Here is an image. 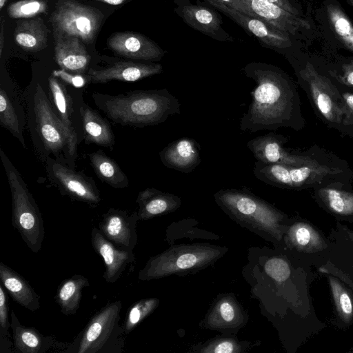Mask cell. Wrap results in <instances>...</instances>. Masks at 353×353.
<instances>
[{"label":"cell","mask_w":353,"mask_h":353,"mask_svg":"<svg viewBox=\"0 0 353 353\" xmlns=\"http://www.w3.org/2000/svg\"><path fill=\"white\" fill-rule=\"evenodd\" d=\"M243 70L257 85L251 92L252 100L241 119L240 129L251 132L281 127L302 130L305 120L299 94L290 77L279 68L261 62L250 63Z\"/></svg>","instance_id":"1"},{"label":"cell","mask_w":353,"mask_h":353,"mask_svg":"<svg viewBox=\"0 0 353 353\" xmlns=\"http://www.w3.org/2000/svg\"><path fill=\"white\" fill-rule=\"evenodd\" d=\"M93 99L108 117L123 125H157L181 112L179 100L167 89L134 90L116 96L95 93Z\"/></svg>","instance_id":"2"},{"label":"cell","mask_w":353,"mask_h":353,"mask_svg":"<svg viewBox=\"0 0 353 353\" xmlns=\"http://www.w3.org/2000/svg\"><path fill=\"white\" fill-rule=\"evenodd\" d=\"M214 198L232 220L281 246L289 220L285 213L246 190L222 189L214 194Z\"/></svg>","instance_id":"3"},{"label":"cell","mask_w":353,"mask_h":353,"mask_svg":"<svg viewBox=\"0 0 353 353\" xmlns=\"http://www.w3.org/2000/svg\"><path fill=\"white\" fill-rule=\"evenodd\" d=\"M254 174L268 185L297 190L313 188L327 182H349L352 179V172L345 161L321 149L313 159L298 166L256 161Z\"/></svg>","instance_id":"4"},{"label":"cell","mask_w":353,"mask_h":353,"mask_svg":"<svg viewBox=\"0 0 353 353\" xmlns=\"http://www.w3.org/2000/svg\"><path fill=\"white\" fill-rule=\"evenodd\" d=\"M228 250L226 247L205 243L172 245L150 258L139 271L138 279L150 281L195 273L214 264Z\"/></svg>","instance_id":"5"},{"label":"cell","mask_w":353,"mask_h":353,"mask_svg":"<svg viewBox=\"0 0 353 353\" xmlns=\"http://www.w3.org/2000/svg\"><path fill=\"white\" fill-rule=\"evenodd\" d=\"M122 302L108 303L90 319L63 353H121L125 346L119 324Z\"/></svg>","instance_id":"6"},{"label":"cell","mask_w":353,"mask_h":353,"mask_svg":"<svg viewBox=\"0 0 353 353\" xmlns=\"http://www.w3.org/2000/svg\"><path fill=\"white\" fill-rule=\"evenodd\" d=\"M1 159L12 194V226L28 248L37 253L41 248L45 235L41 214L21 175L2 151Z\"/></svg>","instance_id":"7"},{"label":"cell","mask_w":353,"mask_h":353,"mask_svg":"<svg viewBox=\"0 0 353 353\" xmlns=\"http://www.w3.org/2000/svg\"><path fill=\"white\" fill-rule=\"evenodd\" d=\"M297 77L319 117L330 126L342 125L344 101L331 80L319 73L310 61L298 70Z\"/></svg>","instance_id":"8"},{"label":"cell","mask_w":353,"mask_h":353,"mask_svg":"<svg viewBox=\"0 0 353 353\" xmlns=\"http://www.w3.org/2000/svg\"><path fill=\"white\" fill-rule=\"evenodd\" d=\"M103 14L97 9L71 0L57 3L51 16L53 32L76 37L86 43L97 32Z\"/></svg>","instance_id":"9"},{"label":"cell","mask_w":353,"mask_h":353,"mask_svg":"<svg viewBox=\"0 0 353 353\" xmlns=\"http://www.w3.org/2000/svg\"><path fill=\"white\" fill-rule=\"evenodd\" d=\"M287 141L285 137L270 132L250 140L247 147L256 161L292 166H298L311 161L321 150L314 147L304 152L292 153L284 148Z\"/></svg>","instance_id":"10"},{"label":"cell","mask_w":353,"mask_h":353,"mask_svg":"<svg viewBox=\"0 0 353 353\" xmlns=\"http://www.w3.org/2000/svg\"><path fill=\"white\" fill-rule=\"evenodd\" d=\"M244 14L257 18L274 27L294 35L310 29V23L301 17L265 0H232V7Z\"/></svg>","instance_id":"11"},{"label":"cell","mask_w":353,"mask_h":353,"mask_svg":"<svg viewBox=\"0 0 353 353\" xmlns=\"http://www.w3.org/2000/svg\"><path fill=\"white\" fill-rule=\"evenodd\" d=\"M248 319V314L233 294H221L213 301L200 326L234 336Z\"/></svg>","instance_id":"12"},{"label":"cell","mask_w":353,"mask_h":353,"mask_svg":"<svg viewBox=\"0 0 353 353\" xmlns=\"http://www.w3.org/2000/svg\"><path fill=\"white\" fill-rule=\"evenodd\" d=\"M34 111L37 131L46 148L54 155L65 149L68 152V140L63 129L39 84L34 94Z\"/></svg>","instance_id":"13"},{"label":"cell","mask_w":353,"mask_h":353,"mask_svg":"<svg viewBox=\"0 0 353 353\" xmlns=\"http://www.w3.org/2000/svg\"><path fill=\"white\" fill-rule=\"evenodd\" d=\"M137 212L129 214L125 210L110 208L99 223L102 234L119 248L133 251L138 241Z\"/></svg>","instance_id":"14"},{"label":"cell","mask_w":353,"mask_h":353,"mask_svg":"<svg viewBox=\"0 0 353 353\" xmlns=\"http://www.w3.org/2000/svg\"><path fill=\"white\" fill-rule=\"evenodd\" d=\"M285 245L293 253L308 255L323 253L329 242L323 234L308 221L289 219L281 246Z\"/></svg>","instance_id":"15"},{"label":"cell","mask_w":353,"mask_h":353,"mask_svg":"<svg viewBox=\"0 0 353 353\" xmlns=\"http://www.w3.org/2000/svg\"><path fill=\"white\" fill-rule=\"evenodd\" d=\"M349 182L335 181L313 188L314 198L337 220L353 221V190Z\"/></svg>","instance_id":"16"},{"label":"cell","mask_w":353,"mask_h":353,"mask_svg":"<svg viewBox=\"0 0 353 353\" xmlns=\"http://www.w3.org/2000/svg\"><path fill=\"white\" fill-rule=\"evenodd\" d=\"M10 323L15 353H63L70 343L58 341L53 336L43 335L34 327L22 325L12 310Z\"/></svg>","instance_id":"17"},{"label":"cell","mask_w":353,"mask_h":353,"mask_svg":"<svg viewBox=\"0 0 353 353\" xmlns=\"http://www.w3.org/2000/svg\"><path fill=\"white\" fill-rule=\"evenodd\" d=\"M108 46L117 54L134 60L159 61L165 51L147 37L134 32L113 34Z\"/></svg>","instance_id":"18"},{"label":"cell","mask_w":353,"mask_h":353,"mask_svg":"<svg viewBox=\"0 0 353 353\" xmlns=\"http://www.w3.org/2000/svg\"><path fill=\"white\" fill-rule=\"evenodd\" d=\"M91 244L103 258L105 266L103 278L107 283L117 281L127 266L135 261L133 251L117 247L95 227L91 232Z\"/></svg>","instance_id":"19"},{"label":"cell","mask_w":353,"mask_h":353,"mask_svg":"<svg viewBox=\"0 0 353 353\" xmlns=\"http://www.w3.org/2000/svg\"><path fill=\"white\" fill-rule=\"evenodd\" d=\"M219 10L232 19L248 32L254 35L261 43L268 47L284 49L292 46L289 34L268 23L230 7H222Z\"/></svg>","instance_id":"20"},{"label":"cell","mask_w":353,"mask_h":353,"mask_svg":"<svg viewBox=\"0 0 353 353\" xmlns=\"http://www.w3.org/2000/svg\"><path fill=\"white\" fill-rule=\"evenodd\" d=\"M174 10L192 28L218 41L234 40V38L222 28L221 16L210 8L188 3L179 5Z\"/></svg>","instance_id":"21"},{"label":"cell","mask_w":353,"mask_h":353,"mask_svg":"<svg viewBox=\"0 0 353 353\" xmlns=\"http://www.w3.org/2000/svg\"><path fill=\"white\" fill-rule=\"evenodd\" d=\"M50 173L57 184L73 199L92 204L101 201L99 192L94 183L83 175L60 163L50 165Z\"/></svg>","instance_id":"22"},{"label":"cell","mask_w":353,"mask_h":353,"mask_svg":"<svg viewBox=\"0 0 353 353\" xmlns=\"http://www.w3.org/2000/svg\"><path fill=\"white\" fill-rule=\"evenodd\" d=\"M162 72L163 67L159 63L119 61L103 69H90L87 77L94 83L112 80L136 81Z\"/></svg>","instance_id":"23"},{"label":"cell","mask_w":353,"mask_h":353,"mask_svg":"<svg viewBox=\"0 0 353 353\" xmlns=\"http://www.w3.org/2000/svg\"><path fill=\"white\" fill-rule=\"evenodd\" d=\"M54 55L57 64L63 70L82 73L87 68L90 57L82 41L76 37L54 32Z\"/></svg>","instance_id":"24"},{"label":"cell","mask_w":353,"mask_h":353,"mask_svg":"<svg viewBox=\"0 0 353 353\" xmlns=\"http://www.w3.org/2000/svg\"><path fill=\"white\" fill-rule=\"evenodd\" d=\"M163 164L167 168L190 173L201 163L199 143L191 138L177 139L159 153Z\"/></svg>","instance_id":"25"},{"label":"cell","mask_w":353,"mask_h":353,"mask_svg":"<svg viewBox=\"0 0 353 353\" xmlns=\"http://www.w3.org/2000/svg\"><path fill=\"white\" fill-rule=\"evenodd\" d=\"M48 83L53 110L67 137L68 154L73 157L77 150V139L71 121L73 112L72 98L57 77L50 76Z\"/></svg>","instance_id":"26"},{"label":"cell","mask_w":353,"mask_h":353,"mask_svg":"<svg viewBox=\"0 0 353 353\" xmlns=\"http://www.w3.org/2000/svg\"><path fill=\"white\" fill-rule=\"evenodd\" d=\"M136 202L139 205V219L142 221L173 212L181 204L178 196L153 188L141 191Z\"/></svg>","instance_id":"27"},{"label":"cell","mask_w":353,"mask_h":353,"mask_svg":"<svg viewBox=\"0 0 353 353\" xmlns=\"http://www.w3.org/2000/svg\"><path fill=\"white\" fill-rule=\"evenodd\" d=\"M0 280L15 302L32 312L39 309V295L21 274L3 262H0Z\"/></svg>","instance_id":"28"},{"label":"cell","mask_w":353,"mask_h":353,"mask_svg":"<svg viewBox=\"0 0 353 353\" xmlns=\"http://www.w3.org/2000/svg\"><path fill=\"white\" fill-rule=\"evenodd\" d=\"M15 42L26 51L37 52L47 46L48 29L41 17L19 21L14 30Z\"/></svg>","instance_id":"29"},{"label":"cell","mask_w":353,"mask_h":353,"mask_svg":"<svg viewBox=\"0 0 353 353\" xmlns=\"http://www.w3.org/2000/svg\"><path fill=\"white\" fill-rule=\"evenodd\" d=\"M85 139L90 143L112 148L114 136L109 123L94 110L87 105L80 108Z\"/></svg>","instance_id":"30"},{"label":"cell","mask_w":353,"mask_h":353,"mask_svg":"<svg viewBox=\"0 0 353 353\" xmlns=\"http://www.w3.org/2000/svg\"><path fill=\"white\" fill-rule=\"evenodd\" d=\"M90 285L88 279L76 274L63 280L58 286L54 299L65 315L74 314L80 307L83 290Z\"/></svg>","instance_id":"31"},{"label":"cell","mask_w":353,"mask_h":353,"mask_svg":"<svg viewBox=\"0 0 353 353\" xmlns=\"http://www.w3.org/2000/svg\"><path fill=\"white\" fill-rule=\"evenodd\" d=\"M90 163L98 177L114 188L128 185V179L118 164L101 150L88 154Z\"/></svg>","instance_id":"32"},{"label":"cell","mask_w":353,"mask_h":353,"mask_svg":"<svg viewBox=\"0 0 353 353\" xmlns=\"http://www.w3.org/2000/svg\"><path fill=\"white\" fill-rule=\"evenodd\" d=\"M256 345V342L240 341L234 335L216 336L192 347L190 352L243 353Z\"/></svg>","instance_id":"33"},{"label":"cell","mask_w":353,"mask_h":353,"mask_svg":"<svg viewBox=\"0 0 353 353\" xmlns=\"http://www.w3.org/2000/svg\"><path fill=\"white\" fill-rule=\"evenodd\" d=\"M337 319L343 325L353 322V298L343 284L332 276H328Z\"/></svg>","instance_id":"34"},{"label":"cell","mask_w":353,"mask_h":353,"mask_svg":"<svg viewBox=\"0 0 353 353\" xmlns=\"http://www.w3.org/2000/svg\"><path fill=\"white\" fill-rule=\"evenodd\" d=\"M326 8L330 23L336 35L347 49L353 52V25L337 6L331 3Z\"/></svg>","instance_id":"35"},{"label":"cell","mask_w":353,"mask_h":353,"mask_svg":"<svg viewBox=\"0 0 353 353\" xmlns=\"http://www.w3.org/2000/svg\"><path fill=\"white\" fill-rule=\"evenodd\" d=\"M157 298L142 299L135 302L126 313L123 329L125 334L132 332L146 317L150 315L159 306Z\"/></svg>","instance_id":"36"},{"label":"cell","mask_w":353,"mask_h":353,"mask_svg":"<svg viewBox=\"0 0 353 353\" xmlns=\"http://www.w3.org/2000/svg\"><path fill=\"white\" fill-rule=\"evenodd\" d=\"M8 294L4 287L0 285V353H13V341L11 340Z\"/></svg>","instance_id":"37"},{"label":"cell","mask_w":353,"mask_h":353,"mask_svg":"<svg viewBox=\"0 0 353 353\" xmlns=\"http://www.w3.org/2000/svg\"><path fill=\"white\" fill-rule=\"evenodd\" d=\"M0 123L25 145L19 129L18 117L12 103L3 88L0 89Z\"/></svg>","instance_id":"38"},{"label":"cell","mask_w":353,"mask_h":353,"mask_svg":"<svg viewBox=\"0 0 353 353\" xmlns=\"http://www.w3.org/2000/svg\"><path fill=\"white\" fill-rule=\"evenodd\" d=\"M46 8L43 0H21L10 4L8 13L12 18H30L45 12Z\"/></svg>","instance_id":"39"},{"label":"cell","mask_w":353,"mask_h":353,"mask_svg":"<svg viewBox=\"0 0 353 353\" xmlns=\"http://www.w3.org/2000/svg\"><path fill=\"white\" fill-rule=\"evenodd\" d=\"M341 72V73L331 72L330 74L340 83L347 87H353V59L342 65Z\"/></svg>","instance_id":"40"},{"label":"cell","mask_w":353,"mask_h":353,"mask_svg":"<svg viewBox=\"0 0 353 353\" xmlns=\"http://www.w3.org/2000/svg\"><path fill=\"white\" fill-rule=\"evenodd\" d=\"M53 75L57 78H60L65 82L75 88H81L85 85L86 82L85 79L83 76L70 74L63 69L54 70L53 72Z\"/></svg>","instance_id":"41"},{"label":"cell","mask_w":353,"mask_h":353,"mask_svg":"<svg viewBox=\"0 0 353 353\" xmlns=\"http://www.w3.org/2000/svg\"><path fill=\"white\" fill-rule=\"evenodd\" d=\"M342 97L345 105V113L342 125H353V93L347 92H344L342 94Z\"/></svg>","instance_id":"42"},{"label":"cell","mask_w":353,"mask_h":353,"mask_svg":"<svg viewBox=\"0 0 353 353\" xmlns=\"http://www.w3.org/2000/svg\"><path fill=\"white\" fill-rule=\"evenodd\" d=\"M272 4H274L281 8L287 10L294 14L299 15L298 10L290 3V0H265Z\"/></svg>","instance_id":"43"},{"label":"cell","mask_w":353,"mask_h":353,"mask_svg":"<svg viewBox=\"0 0 353 353\" xmlns=\"http://www.w3.org/2000/svg\"><path fill=\"white\" fill-rule=\"evenodd\" d=\"M212 7L219 10L222 7H232V0H203Z\"/></svg>","instance_id":"44"},{"label":"cell","mask_w":353,"mask_h":353,"mask_svg":"<svg viewBox=\"0 0 353 353\" xmlns=\"http://www.w3.org/2000/svg\"><path fill=\"white\" fill-rule=\"evenodd\" d=\"M103 3H106L110 5L117 6L123 3L126 0H97Z\"/></svg>","instance_id":"45"},{"label":"cell","mask_w":353,"mask_h":353,"mask_svg":"<svg viewBox=\"0 0 353 353\" xmlns=\"http://www.w3.org/2000/svg\"><path fill=\"white\" fill-rule=\"evenodd\" d=\"M3 25H1V42H0V44H1L0 54H1V53H2V49H3Z\"/></svg>","instance_id":"46"},{"label":"cell","mask_w":353,"mask_h":353,"mask_svg":"<svg viewBox=\"0 0 353 353\" xmlns=\"http://www.w3.org/2000/svg\"><path fill=\"white\" fill-rule=\"evenodd\" d=\"M7 0H0V8L2 9Z\"/></svg>","instance_id":"47"},{"label":"cell","mask_w":353,"mask_h":353,"mask_svg":"<svg viewBox=\"0 0 353 353\" xmlns=\"http://www.w3.org/2000/svg\"><path fill=\"white\" fill-rule=\"evenodd\" d=\"M348 234H349L350 238L352 240H353V232H350V231H349Z\"/></svg>","instance_id":"48"},{"label":"cell","mask_w":353,"mask_h":353,"mask_svg":"<svg viewBox=\"0 0 353 353\" xmlns=\"http://www.w3.org/2000/svg\"><path fill=\"white\" fill-rule=\"evenodd\" d=\"M353 6V0H347Z\"/></svg>","instance_id":"49"}]
</instances>
